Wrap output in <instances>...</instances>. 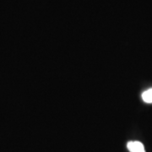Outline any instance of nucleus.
I'll return each instance as SVG.
<instances>
[{
    "instance_id": "1",
    "label": "nucleus",
    "mask_w": 152,
    "mask_h": 152,
    "mask_svg": "<svg viewBox=\"0 0 152 152\" xmlns=\"http://www.w3.org/2000/svg\"><path fill=\"white\" fill-rule=\"evenodd\" d=\"M127 148L130 152H145L144 145L140 141H129L127 144Z\"/></svg>"
},
{
    "instance_id": "2",
    "label": "nucleus",
    "mask_w": 152,
    "mask_h": 152,
    "mask_svg": "<svg viewBox=\"0 0 152 152\" xmlns=\"http://www.w3.org/2000/svg\"><path fill=\"white\" fill-rule=\"evenodd\" d=\"M142 99L146 103H152V88L142 93Z\"/></svg>"
}]
</instances>
